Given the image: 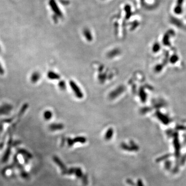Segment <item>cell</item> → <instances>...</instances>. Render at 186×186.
Listing matches in <instances>:
<instances>
[{
  "label": "cell",
  "mask_w": 186,
  "mask_h": 186,
  "mask_svg": "<svg viewBox=\"0 0 186 186\" xmlns=\"http://www.w3.org/2000/svg\"><path fill=\"white\" fill-rule=\"evenodd\" d=\"M69 85L70 86L71 88V89L72 90L73 93L74 94L75 96L79 98V99H81L83 97V94L82 92L81 89L80 88V87H79V86L76 84V83L72 81L71 80L69 81Z\"/></svg>",
  "instance_id": "1"
},
{
  "label": "cell",
  "mask_w": 186,
  "mask_h": 186,
  "mask_svg": "<svg viewBox=\"0 0 186 186\" xmlns=\"http://www.w3.org/2000/svg\"><path fill=\"white\" fill-rule=\"evenodd\" d=\"M125 90V86L122 85L119 86L116 88L112 90L109 94V98L110 99H114L119 96Z\"/></svg>",
  "instance_id": "2"
},
{
  "label": "cell",
  "mask_w": 186,
  "mask_h": 186,
  "mask_svg": "<svg viewBox=\"0 0 186 186\" xmlns=\"http://www.w3.org/2000/svg\"><path fill=\"white\" fill-rule=\"evenodd\" d=\"M72 174H75L78 177H79V178H81V177H83V173L80 168H78V167L71 168L69 169V170L66 171V174L70 175Z\"/></svg>",
  "instance_id": "3"
},
{
  "label": "cell",
  "mask_w": 186,
  "mask_h": 186,
  "mask_svg": "<svg viewBox=\"0 0 186 186\" xmlns=\"http://www.w3.org/2000/svg\"><path fill=\"white\" fill-rule=\"evenodd\" d=\"M53 159L54 161L55 162V163L56 164H57L59 166V167L60 168L63 174H66L67 169H66V166L64 164V163L61 161V160L56 156H53Z\"/></svg>",
  "instance_id": "4"
},
{
  "label": "cell",
  "mask_w": 186,
  "mask_h": 186,
  "mask_svg": "<svg viewBox=\"0 0 186 186\" xmlns=\"http://www.w3.org/2000/svg\"><path fill=\"white\" fill-rule=\"evenodd\" d=\"M183 0H177L176 5L174 8V11L176 14H180L182 13V4Z\"/></svg>",
  "instance_id": "5"
},
{
  "label": "cell",
  "mask_w": 186,
  "mask_h": 186,
  "mask_svg": "<svg viewBox=\"0 0 186 186\" xmlns=\"http://www.w3.org/2000/svg\"><path fill=\"white\" fill-rule=\"evenodd\" d=\"M120 53V51L119 50V49H113L112 50L110 51V52H109L107 53L106 56L108 58H113V57L119 55Z\"/></svg>",
  "instance_id": "6"
},
{
  "label": "cell",
  "mask_w": 186,
  "mask_h": 186,
  "mask_svg": "<svg viewBox=\"0 0 186 186\" xmlns=\"http://www.w3.org/2000/svg\"><path fill=\"white\" fill-rule=\"evenodd\" d=\"M64 125L62 123H52L49 126V128L52 131L60 130L64 128Z\"/></svg>",
  "instance_id": "7"
},
{
  "label": "cell",
  "mask_w": 186,
  "mask_h": 186,
  "mask_svg": "<svg viewBox=\"0 0 186 186\" xmlns=\"http://www.w3.org/2000/svg\"><path fill=\"white\" fill-rule=\"evenodd\" d=\"M18 152L19 153H21L23 156L24 157L27 158V159H30L32 158V155L28 152L27 150L23 149H18Z\"/></svg>",
  "instance_id": "8"
},
{
  "label": "cell",
  "mask_w": 186,
  "mask_h": 186,
  "mask_svg": "<svg viewBox=\"0 0 186 186\" xmlns=\"http://www.w3.org/2000/svg\"><path fill=\"white\" fill-rule=\"evenodd\" d=\"M114 133V131L113 128H110L107 131H106V133L104 135V138L106 140H110L113 136Z\"/></svg>",
  "instance_id": "9"
},
{
  "label": "cell",
  "mask_w": 186,
  "mask_h": 186,
  "mask_svg": "<svg viewBox=\"0 0 186 186\" xmlns=\"http://www.w3.org/2000/svg\"><path fill=\"white\" fill-rule=\"evenodd\" d=\"M48 77L51 80H58L60 79V76L53 71H49L48 73Z\"/></svg>",
  "instance_id": "10"
},
{
  "label": "cell",
  "mask_w": 186,
  "mask_h": 186,
  "mask_svg": "<svg viewBox=\"0 0 186 186\" xmlns=\"http://www.w3.org/2000/svg\"><path fill=\"white\" fill-rule=\"evenodd\" d=\"M72 140H73L74 143H76V142H79L81 143H84L86 142V138L83 136H78Z\"/></svg>",
  "instance_id": "11"
},
{
  "label": "cell",
  "mask_w": 186,
  "mask_h": 186,
  "mask_svg": "<svg viewBox=\"0 0 186 186\" xmlns=\"http://www.w3.org/2000/svg\"><path fill=\"white\" fill-rule=\"evenodd\" d=\"M170 21L171 22V23H173V24H175L177 26H179L180 25H181V22L180 21L181 20H180L179 19L175 18V17H171L170 18Z\"/></svg>",
  "instance_id": "12"
},
{
  "label": "cell",
  "mask_w": 186,
  "mask_h": 186,
  "mask_svg": "<svg viewBox=\"0 0 186 186\" xmlns=\"http://www.w3.org/2000/svg\"><path fill=\"white\" fill-rule=\"evenodd\" d=\"M120 146H121V148H122L123 149H124L125 150H127V151H134L133 149L132 148V147L131 146H129L126 143H121L120 145Z\"/></svg>",
  "instance_id": "13"
},
{
  "label": "cell",
  "mask_w": 186,
  "mask_h": 186,
  "mask_svg": "<svg viewBox=\"0 0 186 186\" xmlns=\"http://www.w3.org/2000/svg\"><path fill=\"white\" fill-rule=\"evenodd\" d=\"M43 116L46 120H49L51 118L52 116V113L50 111H46L43 114Z\"/></svg>",
  "instance_id": "14"
},
{
  "label": "cell",
  "mask_w": 186,
  "mask_h": 186,
  "mask_svg": "<svg viewBox=\"0 0 186 186\" xmlns=\"http://www.w3.org/2000/svg\"><path fill=\"white\" fill-rule=\"evenodd\" d=\"M58 86L61 89L65 90L66 88V85L65 82L63 80L60 81L58 83Z\"/></svg>",
  "instance_id": "15"
},
{
  "label": "cell",
  "mask_w": 186,
  "mask_h": 186,
  "mask_svg": "<svg viewBox=\"0 0 186 186\" xmlns=\"http://www.w3.org/2000/svg\"><path fill=\"white\" fill-rule=\"evenodd\" d=\"M130 145L132 147L134 151H137L138 150V146L135 144V143L133 141H131L130 142Z\"/></svg>",
  "instance_id": "16"
},
{
  "label": "cell",
  "mask_w": 186,
  "mask_h": 186,
  "mask_svg": "<svg viewBox=\"0 0 186 186\" xmlns=\"http://www.w3.org/2000/svg\"><path fill=\"white\" fill-rule=\"evenodd\" d=\"M39 78V74L38 73H35L33 74V77L32 78V79L33 80L34 82H36L37 81Z\"/></svg>",
  "instance_id": "17"
},
{
  "label": "cell",
  "mask_w": 186,
  "mask_h": 186,
  "mask_svg": "<svg viewBox=\"0 0 186 186\" xmlns=\"http://www.w3.org/2000/svg\"><path fill=\"white\" fill-rule=\"evenodd\" d=\"M67 142H68V144L69 146H71L73 145L74 143H73V140L72 139H71V138H68L67 139Z\"/></svg>",
  "instance_id": "18"
},
{
  "label": "cell",
  "mask_w": 186,
  "mask_h": 186,
  "mask_svg": "<svg viewBox=\"0 0 186 186\" xmlns=\"http://www.w3.org/2000/svg\"><path fill=\"white\" fill-rule=\"evenodd\" d=\"M22 177L25 179H27L28 177V175L25 172H22L21 174Z\"/></svg>",
  "instance_id": "19"
},
{
  "label": "cell",
  "mask_w": 186,
  "mask_h": 186,
  "mask_svg": "<svg viewBox=\"0 0 186 186\" xmlns=\"http://www.w3.org/2000/svg\"><path fill=\"white\" fill-rule=\"evenodd\" d=\"M127 183H128L129 184H130V185H131L132 186H134L135 185V183L130 179H127Z\"/></svg>",
  "instance_id": "20"
},
{
  "label": "cell",
  "mask_w": 186,
  "mask_h": 186,
  "mask_svg": "<svg viewBox=\"0 0 186 186\" xmlns=\"http://www.w3.org/2000/svg\"><path fill=\"white\" fill-rule=\"evenodd\" d=\"M137 186H144L142 180L138 179L137 182Z\"/></svg>",
  "instance_id": "21"
},
{
  "label": "cell",
  "mask_w": 186,
  "mask_h": 186,
  "mask_svg": "<svg viewBox=\"0 0 186 186\" xmlns=\"http://www.w3.org/2000/svg\"><path fill=\"white\" fill-rule=\"evenodd\" d=\"M0 74H4V70H3V68L2 67L1 64H0Z\"/></svg>",
  "instance_id": "22"
}]
</instances>
